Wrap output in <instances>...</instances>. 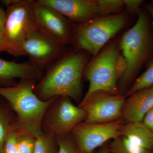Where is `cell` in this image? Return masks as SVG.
I'll return each mask as SVG.
<instances>
[{
    "label": "cell",
    "instance_id": "6da1fadb",
    "mask_svg": "<svg viewBox=\"0 0 153 153\" xmlns=\"http://www.w3.org/2000/svg\"><path fill=\"white\" fill-rule=\"evenodd\" d=\"M86 63V55L81 51L64 52L37 82L35 94L43 101L58 97L79 100L82 94V77Z\"/></svg>",
    "mask_w": 153,
    "mask_h": 153
},
{
    "label": "cell",
    "instance_id": "7a4b0ae2",
    "mask_svg": "<svg viewBox=\"0 0 153 153\" xmlns=\"http://www.w3.org/2000/svg\"><path fill=\"white\" fill-rule=\"evenodd\" d=\"M120 47L126 63L120 82V89L124 90L143 66L153 60V27L146 9H141L135 25L123 35Z\"/></svg>",
    "mask_w": 153,
    "mask_h": 153
},
{
    "label": "cell",
    "instance_id": "3957f363",
    "mask_svg": "<svg viewBox=\"0 0 153 153\" xmlns=\"http://www.w3.org/2000/svg\"><path fill=\"white\" fill-rule=\"evenodd\" d=\"M37 82L35 79H22L13 86L0 87V96L13 108L19 126L36 137L42 132V118L55 98L47 101L38 98L34 92Z\"/></svg>",
    "mask_w": 153,
    "mask_h": 153
},
{
    "label": "cell",
    "instance_id": "277c9868",
    "mask_svg": "<svg viewBox=\"0 0 153 153\" xmlns=\"http://www.w3.org/2000/svg\"><path fill=\"white\" fill-rule=\"evenodd\" d=\"M126 68L124 58L115 46H110L102 50L85 66L84 75L89 85L82 101L98 91L118 94L117 82Z\"/></svg>",
    "mask_w": 153,
    "mask_h": 153
},
{
    "label": "cell",
    "instance_id": "5b68a950",
    "mask_svg": "<svg viewBox=\"0 0 153 153\" xmlns=\"http://www.w3.org/2000/svg\"><path fill=\"white\" fill-rule=\"evenodd\" d=\"M125 14L98 17L74 27L72 42L76 48L96 56L125 25Z\"/></svg>",
    "mask_w": 153,
    "mask_h": 153
},
{
    "label": "cell",
    "instance_id": "8992f818",
    "mask_svg": "<svg viewBox=\"0 0 153 153\" xmlns=\"http://www.w3.org/2000/svg\"><path fill=\"white\" fill-rule=\"evenodd\" d=\"M34 1L19 0L7 7L3 30L4 51L15 57L25 55L24 45L28 35L38 27L33 12Z\"/></svg>",
    "mask_w": 153,
    "mask_h": 153
},
{
    "label": "cell",
    "instance_id": "52a82bcc",
    "mask_svg": "<svg viewBox=\"0 0 153 153\" xmlns=\"http://www.w3.org/2000/svg\"><path fill=\"white\" fill-rule=\"evenodd\" d=\"M86 115V111L74 105L69 97H55L44 113L41 130L55 137L69 134L85 121Z\"/></svg>",
    "mask_w": 153,
    "mask_h": 153
},
{
    "label": "cell",
    "instance_id": "ba28073f",
    "mask_svg": "<svg viewBox=\"0 0 153 153\" xmlns=\"http://www.w3.org/2000/svg\"><path fill=\"white\" fill-rule=\"evenodd\" d=\"M61 14L70 22L79 24L112 15L108 0H38Z\"/></svg>",
    "mask_w": 153,
    "mask_h": 153
},
{
    "label": "cell",
    "instance_id": "9c48e42d",
    "mask_svg": "<svg viewBox=\"0 0 153 153\" xmlns=\"http://www.w3.org/2000/svg\"><path fill=\"white\" fill-rule=\"evenodd\" d=\"M125 97L98 91L94 93L78 105L86 111L87 124L106 123L122 118Z\"/></svg>",
    "mask_w": 153,
    "mask_h": 153
},
{
    "label": "cell",
    "instance_id": "30bf717a",
    "mask_svg": "<svg viewBox=\"0 0 153 153\" xmlns=\"http://www.w3.org/2000/svg\"><path fill=\"white\" fill-rule=\"evenodd\" d=\"M122 118L106 123L87 124L76 126L71 134L82 153H92L108 141L120 136L124 124Z\"/></svg>",
    "mask_w": 153,
    "mask_h": 153
},
{
    "label": "cell",
    "instance_id": "8fae6325",
    "mask_svg": "<svg viewBox=\"0 0 153 153\" xmlns=\"http://www.w3.org/2000/svg\"><path fill=\"white\" fill-rule=\"evenodd\" d=\"M24 52L29 62L44 71L64 54V46L37 27L25 40Z\"/></svg>",
    "mask_w": 153,
    "mask_h": 153
},
{
    "label": "cell",
    "instance_id": "7c38bea8",
    "mask_svg": "<svg viewBox=\"0 0 153 153\" xmlns=\"http://www.w3.org/2000/svg\"><path fill=\"white\" fill-rule=\"evenodd\" d=\"M33 12L37 26L55 41L65 46L72 41L74 27L54 9L34 1Z\"/></svg>",
    "mask_w": 153,
    "mask_h": 153
},
{
    "label": "cell",
    "instance_id": "4fadbf2b",
    "mask_svg": "<svg viewBox=\"0 0 153 153\" xmlns=\"http://www.w3.org/2000/svg\"><path fill=\"white\" fill-rule=\"evenodd\" d=\"M44 71L28 61L18 63L0 58V87H9L16 84V78L31 79L38 82Z\"/></svg>",
    "mask_w": 153,
    "mask_h": 153
},
{
    "label": "cell",
    "instance_id": "5bb4252c",
    "mask_svg": "<svg viewBox=\"0 0 153 153\" xmlns=\"http://www.w3.org/2000/svg\"><path fill=\"white\" fill-rule=\"evenodd\" d=\"M126 100L122 118L125 124L141 122L153 107V85L136 91Z\"/></svg>",
    "mask_w": 153,
    "mask_h": 153
},
{
    "label": "cell",
    "instance_id": "9a60e30c",
    "mask_svg": "<svg viewBox=\"0 0 153 153\" xmlns=\"http://www.w3.org/2000/svg\"><path fill=\"white\" fill-rule=\"evenodd\" d=\"M121 134L137 146L152 152L153 150V133L142 121L124 124Z\"/></svg>",
    "mask_w": 153,
    "mask_h": 153
},
{
    "label": "cell",
    "instance_id": "2e32d148",
    "mask_svg": "<svg viewBox=\"0 0 153 153\" xmlns=\"http://www.w3.org/2000/svg\"><path fill=\"white\" fill-rule=\"evenodd\" d=\"M19 126L18 117L8 102L0 96V153L7 136Z\"/></svg>",
    "mask_w": 153,
    "mask_h": 153
},
{
    "label": "cell",
    "instance_id": "e0dca14e",
    "mask_svg": "<svg viewBox=\"0 0 153 153\" xmlns=\"http://www.w3.org/2000/svg\"><path fill=\"white\" fill-rule=\"evenodd\" d=\"M111 153H152L153 152L133 143L125 137L120 135L110 143Z\"/></svg>",
    "mask_w": 153,
    "mask_h": 153
},
{
    "label": "cell",
    "instance_id": "ac0fdd59",
    "mask_svg": "<svg viewBox=\"0 0 153 153\" xmlns=\"http://www.w3.org/2000/svg\"><path fill=\"white\" fill-rule=\"evenodd\" d=\"M58 146L56 137L41 132L36 137L34 153H58Z\"/></svg>",
    "mask_w": 153,
    "mask_h": 153
},
{
    "label": "cell",
    "instance_id": "d6986e66",
    "mask_svg": "<svg viewBox=\"0 0 153 153\" xmlns=\"http://www.w3.org/2000/svg\"><path fill=\"white\" fill-rule=\"evenodd\" d=\"M153 85V60L148 64L146 69L134 82L126 93V96H130L133 94L143 88Z\"/></svg>",
    "mask_w": 153,
    "mask_h": 153
},
{
    "label": "cell",
    "instance_id": "ffe728a7",
    "mask_svg": "<svg viewBox=\"0 0 153 153\" xmlns=\"http://www.w3.org/2000/svg\"><path fill=\"white\" fill-rule=\"evenodd\" d=\"M36 140V136L20 127L17 142L19 153H34Z\"/></svg>",
    "mask_w": 153,
    "mask_h": 153
},
{
    "label": "cell",
    "instance_id": "44dd1931",
    "mask_svg": "<svg viewBox=\"0 0 153 153\" xmlns=\"http://www.w3.org/2000/svg\"><path fill=\"white\" fill-rule=\"evenodd\" d=\"M55 137L58 143V153H82L71 134Z\"/></svg>",
    "mask_w": 153,
    "mask_h": 153
},
{
    "label": "cell",
    "instance_id": "7402d4cb",
    "mask_svg": "<svg viewBox=\"0 0 153 153\" xmlns=\"http://www.w3.org/2000/svg\"><path fill=\"white\" fill-rule=\"evenodd\" d=\"M20 126L12 131L7 136L3 145L2 153H19L18 142Z\"/></svg>",
    "mask_w": 153,
    "mask_h": 153
},
{
    "label": "cell",
    "instance_id": "603a6c76",
    "mask_svg": "<svg viewBox=\"0 0 153 153\" xmlns=\"http://www.w3.org/2000/svg\"><path fill=\"white\" fill-rule=\"evenodd\" d=\"M143 2L141 0H124V6L132 13L138 15L140 12L141 6Z\"/></svg>",
    "mask_w": 153,
    "mask_h": 153
},
{
    "label": "cell",
    "instance_id": "cb8c5ba5",
    "mask_svg": "<svg viewBox=\"0 0 153 153\" xmlns=\"http://www.w3.org/2000/svg\"><path fill=\"white\" fill-rule=\"evenodd\" d=\"M142 122L153 133V107L145 114Z\"/></svg>",
    "mask_w": 153,
    "mask_h": 153
},
{
    "label": "cell",
    "instance_id": "d4e9b609",
    "mask_svg": "<svg viewBox=\"0 0 153 153\" xmlns=\"http://www.w3.org/2000/svg\"><path fill=\"white\" fill-rule=\"evenodd\" d=\"M6 19V11L0 7V31L3 32Z\"/></svg>",
    "mask_w": 153,
    "mask_h": 153
},
{
    "label": "cell",
    "instance_id": "484cf974",
    "mask_svg": "<svg viewBox=\"0 0 153 153\" xmlns=\"http://www.w3.org/2000/svg\"><path fill=\"white\" fill-rule=\"evenodd\" d=\"M19 0H2L0 3L3 6H6L7 7L16 4Z\"/></svg>",
    "mask_w": 153,
    "mask_h": 153
},
{
    "label": "cell",
    "instance_id": "4316f807",
    "mask_svg": "<svg viewBox=\"0 0 153 153\" xmlns=\"http://www.w3.org/2000/svg\"><path fill=\"white\" fill-rule=\"evenodd\" d=\"M4 39L3 32L0 31V54L4 51Z\"/></svg>",
    "mask_w": 153,
    "mask_h": 153
},
{
    "label": "cell",
    "instance_id": "83f0119b",
    "mask_svg": "<svg viewBox=\"0 0 153 153\" xmlns=\"http://www.w3.org/2000/svg\"><path fill=\"white\" fill-rule=\"evenodd\" d=\"M146 10L149 12L152 18V25L153 27V6L151 5H148L146 6Z\"/></svg>",
    "mask_w": 153,
    "mask_h": 153
},
{
    "label": "cell",
    "instance_id": "f1b7e54d",
    "mask_svg": "<svg viewBox=\"0 0 153 153\" xmlns=\"http://www.w3.org/2000/svg\"><path fill=\"white\" fill-rule=\"evenodd\" d=\"M97 153H111L109 149H107L106 147L103 146L101 148Z\"/></svg>",
    "mask_w": 153,
    "mask_h": 153
},
{
    "label": "cell",
    "instance_id": "f546056e",
    "mask_svg": "<svg viewBox=\"0 0 153 153\" xmlns=\"http://www.w3.org/2000/svg\"><path fill=\"white\" fill-rule=\"evenodd\" d=\"M150 5H151L153 6V1H152L151 2L150 4Z\"/></svg>",
    "mask_w": 153,
    "mask_h": 153
},
{
    "label": "cell",
    "instance_id": "4dcf8cb0",
    "mask_svg": "<svg viewBox=\"0 0 153 153\" xmlns=\"http://www.w3.org/2000/svg\"><path fill=\"white\" fill-rule=\"evenodd\" d=\"M152 153H153V152H152Z\"/></svg>",
    "mask_w": 153,
    "mask_h": 153
}]
</instances>
